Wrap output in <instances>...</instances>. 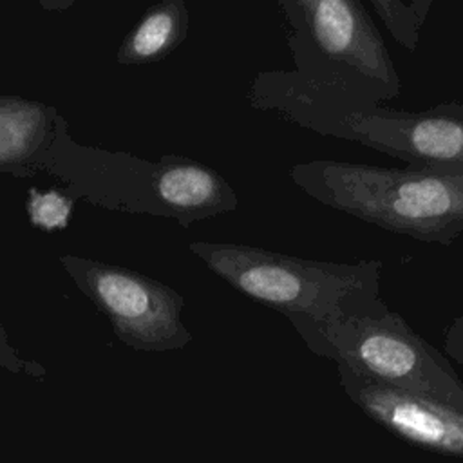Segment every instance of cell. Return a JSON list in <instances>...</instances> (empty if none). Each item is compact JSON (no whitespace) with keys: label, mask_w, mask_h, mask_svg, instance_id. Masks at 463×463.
<instances>
[{"label":"cell","mask_w":463,"mask_h":463,"mask_svg":"<svg viewBox=\"0 0 463 463\" xmlns=\"http://www.w3.org/2000/svg\"><path fill=\"white\" fill-rule=\"evenodd\" d=\"M0 362L2 364H9V362H16L13 351L9 349V344H7V336H5V331L4 327L0 326Z\"/></svg>","instance_id":"9a60e30c"},{"label":"cell","mask_w":463,"mask_h":463,"mask_svg":"<svg viewBox=\"0 0 463 463\" xmlns=\"http://www.w3.org/2000/svg\"><path fill=\"white\" fill-rule=\"evenodd\" d=\"M289 177L320 204L387 232L441 246L463 235V168L311 159Z\"/></svg>","instance_id":"7a4b0ae2"},{"label":"cell","mask_w":463,"mask_h":463,"mask_svg":"<svg viewBox=\"0 0 463 463\" xmlns=\"http://www.w3.org/2000/svg\"><path fill=\"white\" fill-rule=\"evenodd\" d=\"M309 351L371 382L463 411V382L447 356L385 307L326 322H291Z\"/></svg>","instance_id":"5b68a950"},{"label":"cell","mask_w":463,"mask_h":463,"mask_svg":"<svg viewBox=\"0 0 463 463\" xmlns=\"http://www.w3.org/2000/svg\"><path fill=\"white\" fill-rule=\"evenodd\" d=\"M445 351L450 360L463 365V315L456 317L443 333Z\"/></svg>","instance_id":"4fadbf2b"},{"label":"cell","mask_w":463,"mask_h":463,"mask_svg":"<svg viewBox=\"0 0 463 463\" xmlns=\"http://www.w3.org/2000/svg\"><path fill=\"white\" fill-rule=\"evenodd\" d=\"M188 11L181 0H163L146 9L123 40L118 61L125 65L154 63L166 58L186 36Z\"/></svg>","instance_id":"30bf717a"},{"label":"cell","mask_w":463,"mask_h":463,"mask_svg":"<svg viewBox=\"0 0 463 463\" xmlns=\"http://www.w3.org/2000/svg\"><path fill=\"white\" fill-rule=\"evenodd\" d=\"M432 109L439 114H447V116H454L458 119H463V103L461 101H445Z\"/></svg>","instance_id":"5bb4252c"},{"label":"cell","mask_w":463,"mask_h":463,"mask_svg":"<svg viewBox=\"0 0 463 463\" xmlns=\"http://www.w3.org/2000/svg\"><path fill=\"white\" fill-rule=\"evenodd\" d=\"M72 210V199L61 195L56 190L40 192L36 188L29 190V201H27V213L33 226L52 232V230H63L69 224Z\"/></svg>","instance_id":"7c38bea8"},{"label":"cell","mask_w":463,"mask_h":463,"mask_svg":"<svg viewBox=\"0 0 463 463\" xmlns=\"http://www.w3.org/2000/svg\"><path fill=\"white\" fill-rule=\"evenodd\" d=\"M51 109L0 96V170L22 175L51 132Z\"/></svg>","instance_id":"9c48e42d"},{"label":"cell","mask_w":463,"mask_h":463,"mask_svg":"<svg viewBox=\"0 0 463 463\" xmlns=\"http://www.w3.org/2000/svg\"><path fill=\"white\" fill-rule=\"evenodd\" d=\"M251 103L320 136L358 143L409 166L463 168V119L432 107L423 112L383 107L306 81L293 71L260 72L251 85Z\"/></svg>","instance_id":"6da1fadb"},{"label":"cell","mask_w":463,"mask_h":463,"mask_svg":"<svg viewBox=\"0 0 463 463\" xmlns=\"http://www.w3.org/2000/svg\"><path fill=\"white\" fill-rule=\"evenodd\" d=\"M78 289L109 318L116 336L139 351L181 349L192 340L181 311L183 297L143 273L123 266L61 255Z\"/></svg>","instance_id":"8992f818"},{"label":"cell","mask_w":463,"mask_h":463,"mask_svg":"<svg viewBox=\"0 0 463 463\" xmlns=\"http://www.w3.org/2000/svg\"><path fill=\"white\" fill-rule=\"evenodd\" d=\"M293 72L383 105L402 92L391 52L365 4L358 0H282Z\"/></svg>","instance_id":"277c9868"},{"label":"cell","mask_w":463,"mask_h":463,"mask_svg":"<svg viewBox=\"0 0 463 463\" xmlns=\"http://www.w3.org/2000/svg\"><path fill=\"white\" fill-rule=\"evenodd\" d=\"M190 250L232 288L289 322H326L389 307L380 295L383 262L378 259L333 262L203 241Z\"/></svg>","instance_id":"3957f363"},{"label":"cell","mask_w":463,"mask_h":463,"mask_svg":"<svg viewBox=\"0 0 463 463\" xmlns=\"http://www.w3.org/2000/svg\"><path fill=\"white\" fill-rule=\"evenodd\" d=\"M369 5L400 47L411 52L418 49L432 0H369Z\"/></svg>","instance_id":"8fae6325"},{"label":"cell","mask_w":463,"mask_h":463,"mask_svg":"<svg viewBox=\"0 0 463 463\" xmlns=\"http://www.w3.org/2000/svg\"><path fill=\"white\" fill-rule=\"evenodd\" d=\"M347 398L373 421L418 447L463 456V411L398 391L336 365Z\"/></svg>","instance_id":"52a82bcc"},{"label":"cell","mask_w":463,"mask_h":463,"mask_svg":"<svg viewBox=\"0 0 463 463\" xmlns=\"http://www.w3.org/2000/svg\"><path fill=\"white\" fill-rule=\"evenodd\" d=\"M154 194L183 224L237 206L230 184L212 168L188 157H163L154 168Z\"/></svg>","instance_id":"ba28073f"}]
</instances>
